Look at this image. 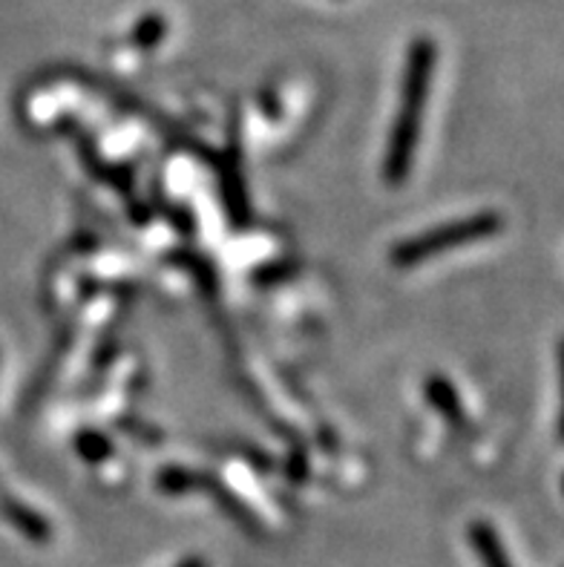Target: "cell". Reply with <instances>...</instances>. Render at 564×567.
I'll return each instance as SVG.
<instances>
[{
  "label": "cell",
  "instance_id": "obj_5",
  "mask_svg": "<svg viewBox=\"0 0 564 567\" xmlns=\"http://www.w3.org/2000/svg\"><path fill=\"white\" fill-rule=\"evenodd\" d=\"M167 32V21L162 18V14H147V18H142V21L133 27V32H130V43L136 47V50H156L158 43H162V38H165Z\"/></svg>",
  "mask_w": 564,
  "mask_h": 567
},
{
  "label": "cell",
  "instance_id": "obj_4",
  "mask_svg": "<svg viewBox=\"0 0 564 567\" xmlns=\"http://www.w3.org/2000/svg\"><path fill=\"white\" fill-rule=\"evenodd\" d=\"M470 542L479 554L481 565L484 567H513L510 565L507 554H504V545H501L499 533L486 522H472L470 525Z\"/></svg>",
  "mask_w": 564,
  "mask_h": 567
},
{
  "label": "cell",
  "instance_id": "obj_3",
  "mask_svg": "<svg viewBox=\"0 0 564 567\" xmlns=\"http://www.w3.org/2000/svg\"><path fill=\"white\" fill-rule=\"evenodd\" d=\"M427 401L435 406L438 412H441L450 424L455 426H466V415H464V403H461V398H458L455 386H452L447 378H441V374H432L427 381Z\"/></svg>",
  "mask_w": 564,
  "mask_h": 567
},
{
  "label": "cell",
  "instance_id": "obj_10",
  "mask_svg": "<svg viewBox=\"0 0 564 567\" xmlns=\"http://www.w3.org/2000/svg\"><path fill=\"white\" fill-rule=\"evenodd\" d=\"M562 489H564V478H562Z\"/></svg>",
  "mask_w": 564,
  "mask_h": 567
},
{
  "label": "cell",
  "instance_id": "obj_6",
  "mask_svg": "<svg viewBox=\"0 0 564 567\" xmlns=\"http://www.w3.org/2000/svg\"><path fill=\"white\" fill-rule=\"evenodd\" d=\"M158 487L165 489V493H185L191 487H199V478L182 467H167L158 475Z\"/></svg>",
  "mask_w": 564,
  "mask_h": 567
},
{
  "label": "cell",
  "instance_id": "obj_8",
  "mask_svg": "<svg viewBox=\"0 0 564 567\" xmlns=\"http://www.w3.org/2000/svg\"><path fill=\"white\" fill-rule=\"evenodd\" d=\"M558 441L564 444V338L558 340Z\"/></svg>",
  "mask_w": 564,
  "mask_h": 567
},
{
  "label": "cell",
  "instance_id": "obj_2",
  "mask_svg": "<svg viewBox=\"0 0 564 567\" xmlns=\"http://www.w3.org/2000/svg\"><path fill=\"white\" fill-rule=\"evenodd\" d=\"M501 228H504V216L495 214V210H481V214L464 216V219H455V223H443L438 228L427 230V234H418V237L394 245L392 266H418V262L441 257V254L461 248V245L495 237V234H501Z\"/></svg>",
  "mask_w": 564,
  "mask_h": 567
},
{
  "label": "cell",
  "instance_id": "obj_1",
  "mask_svg": "<svg viewBox=\"0 0 564 567\" xmlns=\"http://www.w3.org/2000/svg\"><path fill=\"white\" fill-rule=\"evenodd\" d=\"M438 47L432 38H414L407 55V70H403V84H400L398 113H394L392 133H389V147L383 158V179L389 187H400L409 179L414 165V151L421 142L423 107L429 101L432 79H435Z\"/></svg>",
  "mask_w": 564,
  "mask_h": 567
},
{
  "label": "cell",
  "instance_id": "obj_7",
  "mask_svg": "<svg viewBox=\"0 0 564 567\" xmlns=\"http://www.w3.org/2000/svg\"><path fill=\"white\" fill-rule=\"evenodd\" d=\"M81 446V453L86 455V458H93V461H101V458H107L110 455V441L107 439H101V435H95V432H86L84 439L79 441Z\"/></svg>",
  "mask_w": 564,
  "mask_h": 567
},
{
  "label": "cell",
  "instance_id": "obj_9",
  "mask_svg": "<svg viewBox=\"0 0 564 567\" xmlns=\"http://www.w3.org/2000/svg\"><path fill=\"white\" fill-rule=\"evenodd\" d=\"M182 567H207V565H205V559H187Z\"/></svg>",
  "mask_w": 564,
  "mask_h": 567
}]
</instances>
